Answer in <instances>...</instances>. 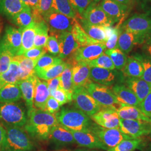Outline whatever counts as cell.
Returning a JSON list of instances; mask_svg holds the SVG:
<instances>
[{
    "mask_svg": "<svg viewBox=\"0 0 151 151\" xmlns=\"http://www.w3.org/2000/svg\"><path fill=\"white\" fill-rule=\"evenodd\" d=\"M27 117L24 129L32 138L40 141L49 139L51 130L58 123L55 114L35 108L27 114Z\"/></svg>",
    "mask_w": 151,
    "mask_h": 151,
    "instance_id": "cell-1",
    "label": "cell"
},
{
    "mask_svg": "<svg viewBox=\"0 0 151 151\" xmlns=\"http://www.w3.org/2000/svg\"><path fill=\"white\" fill-rule=\"evenodd\" d=\"M55 116L59 124L76 131L89 130L93 123L91 117L77 108H62Z\"/></svg>",
    "mask_w": 151,
    "mask_h": 151,
    "instance_id": "cell-2",
    "label": "cell"
},
{
    "mask_svg": "<svg viewBox=\"0 0 151 151\" xmlns=\"http://www.w3.org/2000/svg\"><path fill=\"white\" fill-rule=\"evenodd\" d=\"M27 119V109L22 103H0V122L3 126L24 127Z\"/></svg>",
    "mask_w": 151,
    "mask_h": 151,
    "instance_id": "cell-3",
    "label": "cell"
},
{
    "mask_svg": "<svg viewBox=\"0 0 151 151\" xmlns=\"http://www.w3.org/2000/svg\"><path fill=\"white\" fill-rule=\"evenodd\" d=\"M120 29L133 33L137 44H142L151 37V17L147 14H134L125 20Z\"/></svg>",
    "mask_w": 151,
    "mask_h": 151,
    "instance_id": "cell-4",
    "label": "cell"
},
{
    "mask_svg": "<svg viewBox=\"0 0 151 151\" xmlns=\"http://www.w3.org/2000/svg\"><path fill=\"white\" fill-rule=\"evenodd\" d=\"M6 132L5 151H32L34 145L23 127L4 126Z\"/></svg>",
    "mask_w": 151,
    "mask_h": 151,
    "instance_id": "cell-5",
    "label": "cell"
},
{
    "mask_svg": "<svg viewBox=\"0 0 151 151\" xmlns=\"http://www.w3.org/2000/svg\"><path fill=\"white\" fill-rule=\"evenodd\" d=\"M85 88L102 108H111L117 110L122 105L109 87L101 85L92 81Z\"/></svg>",
    "mask_w": 151,
    "mask_h": 151,
    "instance_id": "cell-6",
    "label": "cell"
},
{
    "mask_svg": "<svg viewBox=\"0 0 151 151\" xmlns=\"http://www.w3.org/2000/svg\"><path fill=\"white\" fill-rule=\"evenodd\" d=\"M44 20L48 27L51 36H56L62 32H71L74 19H71L51 9L44 14Z\"/></svg>",
    "mask_w": 151,
    "mask_h": 151,
    "instance_id": "cell-7",
    "label": "cell"
},
{
    "mask_svg": "<svg viewBox=\"0 0 151 151\" xmlns=\"http://www.w3.org/2000/svg\"><path fill=\"white\" fill-rule=\"evenodd\" d=\"M72 101L76 108L91 117L101 109V106L87 91L84 87L74 88Z\"/></svg>",
    "mask_w": 151,
    "mask_h": 151,
    "instance_id": "cell-8",
    "label": "cell"
},
{
    "mask_svg": "<svg viewBox=\"0 0 151 151\" xmlns=\"http://www.w3.org/2000/svg\"><path fill=\"white\" fill-rule=\"evenodd\" d=\"M90 79L92 82L105 86H114L124 83L125 77L122 70L90 67Z\"/></svg>",
    "mask_w": 151,
    "mask_h": 151,
    "instance_id": "cell-9",
    "label": "cell"
},
{
    "mask_svg": "<svg viewBox=\"0 0 151 151\" xmlns=\"http://www.w3.org/2000/svg\"><path fill=\"white\" fill-rule=\"evenodd\" d=\"M22 29L7 25L0 40V52H7L14 57L22 46Z\"/></svg>",
    "mask_w": 151,
    "mask_h": 151,
    "instance_id": "cell-10",
    "label": "cell"
},
{
    "mask_svg": "<svg viewBox=\"0 0 151 151\" xmlns=\"http://www.w3.org/2000/svg\"><path fill=\"white\" fill-rule=\"evenodd\" d=\"M89 130L97 136L108 149L117 146L124 140L132 138L122 133L119 129L105 128L94 122Z\"/></svg>",
    "mask_w": 151,
    "mask_h": 151,
    "instance_id": "cell-11",
    "label": "cell"
},
{
    "mask_svg": "<svg viewBox=\"0 0 151 151\" xmlns=\"http://www.w3.org/2000/svg\"><path fill=\"white\" fill-rule=\"evenodd\" d=\"M81 17L91 24L103 27H111L115 23L103 11L100 5L92 1Z\"/></svg>",
    "mask_w": 151,
    "mask_h": 151,
    "instance_id": "cell-12",
    "label": "cell"
},
{
    "mask_svg": "<svg viewBox=\"0 0 151 151\" xmlns=\"http://www.w3.org/2000/svg\"><path fill=\"white\" fill-rule=\"evenodd\" d=\"M119 130L124 134L132 138H141L150 133L148 122L134 120L120 119Z\"/></svg>",
    "mask_w": 151,
    "mask_h": 151,
    "instance_id": "cell-13",
    "label": "cell"
},
{
    "mask_svg": "<svg viewBox=\"0 0 151 151\" xmlns=\"http://www.w3.org/2000/svg\"><path fill=\"white\" fill-rule=\"evenodd\" d=\"M99 5L103 11L115 23L119 22V24L116 26L118 27L122 25V22H124V19L128 16L131 10L128 7L114 0H101Z\"/></svg>",
    "mask_w": 151,
    "mask_h": 151,
    "instance_id": "cell-14",
    "label": "cell"
},
{
    "mask_svg": "<svg viewBox=\"0 0 151 151\" xmlns=\"http://www.w3.org/2000/svg\"><path fill=\"white\" fill-rule=\"evenodd\" d=\"M106 49L105 44L102 43L81 47L72 54L70 60L73 62H87L95 60L104 53Z\"/></svg>",
    "mask_w": 151,
    "mask_h": 151,
    "instance_id": "cell-15",
    "label": "cell"
},
{
    "mask_svg": "<svg viewBox=\"0 0 151 151\" xmlns=\"http://www.w3.org/2000/svg\"><path fill=\"white\" fill-rule=\"evenodd\" d=\"M76 143L78 146L90 149H100L107 151L108 148L90 130L76 131L70 130Z\"/></svg>",
    "mask_w": 151,
    "mask_h": 151,
    "instance_id": "cell-16",
    "label": "cell"
},
{
    "mask_svg": "<svg viewBox=\"0 0 151 151\" xmlns=\"http://www.w3.org/2000/svg\"><path fill=\"white\" fill-rule=\"evenodd\" d=\"M92 121L101 127L107 129H119V118L116 110L111 108H101L91 116Z\"/></svg>",
    "mask_w": 151,
    "mask_h": 151,
    "instance_id": "cell-17",
    "label": "cell"
},
{
    "mask_svg": "<svg viewBox=\"0 0 151 151\" xmlns=\"http://www.w3.org/2000/svg\"><path fill=\"white\" fill-rule=\"evenodd\" d=\"M72 65V81L74 88L85 87L92 82L90 79V67L86 62H73L69 60Z\"/></svg>",
    "mask_w": 151,
    "mask_h": 151,
    "instance_id": "cell-18",
    "label": "cell"
},
{
    "mask_svg": "<svg viewBox=\"0 0 151 151\" xmlns=\"http://www.w3.org/2000/svg\"><path fill=\"white\" fill-rule=\"evenodd\" d=\"M49 139L59 147L70 146L76 143L70 129L59 123L51 130Z\"/></svg>",
    "mask_w": 151,
    "mask_h": 151,
    "instance_id": "cell-19",
    "label": "cell"
},
{
    "mask_svg": "<svg viewBox=\"0 0 151 151\" xmlns=\"http://www.w3.org/2000/svg\"><path fill=\"white\" fill-rule=\"evenodd\" d=\"M55 37L57 38L59 45L60 54L58 57L62 60L72 55L80 47L71 32H60Z\"/></svg>",
    "mask_w": 151,
    "mask_h": 151,
    "instance_id": "cell-20",
    "label": "cell"
},
{
    "mask_svg": "<svg viewBox=\"0 0 151 151\" xmlns=\"http://www.w3.org/2000/svg\"><path fill=\"white\" fill-rule=\"evenodd\" d=\"M49 96L50 93L47 82L42 81L36 76L33 99L34 107L35 109L45 111L46 104Z\"/></svg>",
    "mask_w": 151,
    "mask_h": 151,
    "instance_id": "cell-21",
    "label": "cell"
},
{
    "mask_svg": "<svg viewBox=\"0 0 151 151\" xmlns=\"http://www.w3.org/2000/svg\"><path fill=\"white\" fill-rule=\"evenodd\" d=\"M124 84L134 92L142 102L151 92V84L140 78L125 77Z\"/></svg>",
    "mask_w": 151,
    "mask_h": 151,
    "instance_id": "cell-22",
    "label": "cell"
},
{
    "mask_svg": "<svg viewBox=\"0 0 151 151\" xmlns=\"http://www.w3.org/2000/svg\"><path fill=\"white\" fill-rule=\"evenodd\" d=\"M111 90L121 104L138 106L140 102L138 98L124 83L115 85L111 87Z\"/></svg>",
    "mask_w": 151,
    "mask_h": 151,
    "instance_id": "cell-23",
    "label": "cell"
},
{
    "mask_svg": "<svg viewBox=\"0 0 151 151\" xmlns=\"http://www.w3.org/2000/svg\"><path fill=\"white\" fill-rule=\"evenodd\" d=\"M35 75L32 76L27 79L19 81L17 84L20 87L22 91V96L25 101L27 109V114L34 109V93L35 88Z\"/></svg>",
    "mask_w": 151,
    "mask_h": 151,
    "instance_id": "cell-24",
    "label": "cell"
},
{
    "mask_svg": "<svg viewBox=\"0 0 151 151\" xmlns=\"http://www.w3.org/2000/svg\"><path fill=\"white\" fill-rule=\"evenodd\" d=\"M77 20L90 37L99 43H105L108 39L106 27L91 24L81 16Z\"/></svg>",
    "mask_w": 151,
    "mask_h": 151,
    "instance_id": "cell-25",
    "label": "cell"
},
{
    "mask_svg": "<svg viewBox=\"0 0 151 151\" xmlns=\"http://www.w3.org/2000/svg\"><path fill=\"white\" fill-rule=\"evenodd\" d=\"M19 63V81L27 79L35 75V67L38 60H33L25 57L22 55L13 57Z\"/></svg>",
    "mask_w": 151,
    "mask_h": 151,
    "instance_id": "cell-26",
    "label": "cell"
},
{
    "mask_svg": "<svg viewBox=\"0 0 151 151\" xmlns=\"http://www.w3.org/2000/svg\"><path fill=\"white\" fill-rule=\"evenodd\" d=\"M119 118L125 120H134L148 122L149 118L146 116L137 106L122 104L116 110Z\"/></svg>",
    "mask_w": 151,
    "mask_h": 151,
    "instance_id": "cell-27",
    "label": "cell"
},
{
    "mask_svg": "<svg viewBox=\"0 0 151 151\" xmlns=\"http://www.w3.org/2000/svg\"><path fill=\"white\" fill-rule=\"evenodd\" d=\"M22 97V91L17 83L7 84L0 89V103H16Z\"/></svg>",
    "mask_w": 151,
    "mask_h": 151,
    "instance_id": "cell-28",
    "label": "cell"
},
{
    "mask_svg": "<svg viewBox=\"0 0 151 151\" xmlns=\"http://www.w3.org/2000/svg\"><path fill=\"white\" fill-rule=\"evenodd\" d=\"M27 6L21 0H4L0 5V14L11 19Z\"/></svg>",
    "mask_w": 151,
    "mask_h": 151,
    "instance_id": "cell-29",
    "label": "cell"
},
{
    "mask_svg": "<svg viewBox=\"0 0 151 151\" xmlns=\"http://www.w3.org/2000/svg\"><path fill=\"white\" fill-rule=\"evenodd\" d=\"M66 65L62 73L60 75V88L64 90L67 93L70 103L72 101V95L74 86L72 81V67L73 65L69 61L65 62Z\"/></svg>",
    "mask_w": 151,
    "mask_h": 151,
    "instance_id": "cell-30",
    "label": "cell"
},
{
    "mask_svg": "<svg viewBox=\"0 0 151 151\" xmlns=\"http://www.w3.org/2000/svg\"><path fill=\"white\" fill-rule=\"evenodd\" d=\"M19 81V63L13 60L9 70L0 75V89L7 84L17 83Z\"/></svg>",
    "mask_w": 151,
    "mask_h": 151,
    "instance_id": "cell-31",
    "label": "cell"
},
{
    "mask_svg": "<svg viewBox=\"0 0 151 151\" xmlns=\"http://www.w3.org/2000/svg\"><path fill=\"white\" fill-rule=\"evenodd\" d=\"M137 44L136 37L133 33L120 29L118 48L121 50L125 54H128L132 50L134 46Z\"/></svg>",
    "mask_w": 151,
    "mask_h": 151,
    "instance_id": "cell-32",
    "label": "cell"
},
{
    "mask_svg": "<svg viewBox=\"0 0 151 151\" xmlns=\"http://www.w3.org/2000/svg\"><path fill=\"white\" fill-rule=\"evenodd\" d=\"M122 71L125 77L142 78L143 75V68L141 63L132 55L127 58V62Z\"/></svg>",
    "mask_w": 151,
    "mask_h": 151,
    "instance_id": "cell-33",
    "label": "cell"
},
{
    "mask_svg": "<svg viewBox=\"0 0 151 151\" xmlns=\"http://www.w3.org/2000/svg\"><path fill=\"white\" fill-rule=\"evenodd\" d=\"M71 33L80 47L99 43L88 35L76 18L74 19Z\"/></svg>",
    "mask_w": 151,
    "mask_h": 151,
    "instance_id": "cell-34",
    "label": "cell"
},
{
    "mask_svg": "<svg viewBox=\"0 0 151 151\" xmlns=\"http://www.w3.org/2000/svg\"><path fill=\"white\" fill-rule=\"evenodd\" d=\"M35 34V25L34 22L29 27L22 29V46L17 55H22L26 51L34 47Z\"/></svg>",
    "mask_w": 151,
    "mask_h": 151,
    "instance_id": "cell-35",
    "label": "cell"
},
{
    "mask_svg": "<svg viewBox=\"0 0 151 151\" xmlns=\"http://www.w3.org/2000/svg\"><path fill=\"white\" fill-rule=\"evenodd\" d=\"M66 63L62 62L50 66L48 68L41 70L35 71V75L39 79L48 81L54 78L60 76L65 69Z\"/></svg>",
    "mask_w": 151,
    "mask_h": 151,
    "instance_id": "cell-36",
    "label": "cell"
},
{
    "mask_svg": "<svg viewBox=\"0 0 151 151\" xmlns=\"http://www.w3.org/2000/svg\"><path fill=\"white\" fill-rule=\"evenodd\" d=\"M10 20L12 23L19 27L20 29H25L33 22L32 10L27 6L18 14L12 17Z\"/></svg>",
    "mask_w": 151,
    "mask_h": 151,
    "instance_id": "cell-37",
    "label": "cell"
},
{
    "mask_svg": "<svg viewBox=\"0 0 151 151\" xmlns=\"http://www.w3.org/2000/svg\"><path fill=\"white\" fill-rule=\"evenodd\" d=\"M144 144V140L142 138L125 139L117 146L108 149L107 151H134L142 148Z\"/></svg>",
    "mask_w": 151,
    "mask_h": 151,
    "instance_id": "cell-38",
    "label": "cell"
},
{
    "mask_svg": "<svg viewBox=\"0 0 151 151\" xmlns=\"http://www.w3.org/2000/svg\"><path fill=\"white\" fill-rule=\"evenodd\" d=\"M104 53L110 58L116 70H123L128 58L127 54L118 48L106 49Z\"/></svg>",
    "mask_w": 151,
    "mask_h": 151,
    "instance_id": "cell-39",
    "label": "cell"
},
{
    "mask_svg": "<svg viewBox=\"0 0 151 151\" xmlns=\"http://www.w3.org/2000/svg\"><path fill=\"white\" fill-rule=\"evenodd\" d=\"M52 9L71 19H75L77 16L70 0H53Z\"/></svg>",
    "mask_w": 151,
    "mask_h": 151,
    "instance_id": "cell-40",
    "label": "cell"
},
{
    "mask_svg": "<svg viewBox=\"0 0 151 151\" xmlns=\"http://www.w3.org/2000/svg\"><path fill=\"white\" fill-rule=\"evenodd\" d=\"M135 59L138 60L142 65L143 75L142 78L151 84V58L142 53H136L132 55Z\"/></svg>",
    "mask_w": 151,
    "mask_h": 151,
    "instance_id": "cell-41",
    "label": "cell"
},
{
    "mask_svg": "<svg viewBox=\"0 0 151 151\" xmlns=\"http://www.w3.org/2000/svg\"><path fill=\"white\" fill-rule=\"evenodd\" d=\"M90 67H97L108 70H115V66L110 58L104 53L95 60L86 62Z\"/></svg>",
    "mask_w": 151,
    "mask_h": 151,
    "instance_id": "cell-42",
    "label": "cell"
},
{
    "mask_svg": "<svg viewBox=\"0 0 151 151\" xmlns=\"http://www.w3.org/2000/svg\"><path fill=\"white\" fill-rule=\"evenodd\" d=\"M63 61V60H62L59 57L45 54L38 60L34 70L37 71L45 69L50 66L60 63Z\"/></svg>",
    "mask_w": 151,
    "mask_h": 151,
    "instance_id": "cell-43",
    "label": "cell"
},
{
    "mask_svg": "<svg viewBox=\"0 0 151 151\" xmlns=\"http://www.w3.org/2000/svg\"><path fill=\"white\" fill-rule=\"evenodd\" d=\"M108 39L105 43L106 49L118 48V41L120 34L119 27H106Z\"/></svg>",
    "mask_w": 151,
    "mask_h": 151,
    "instance_id": "cell-44",
    "label": "cell"
},
{
    "mask_svg": "<svg viewBox=\"0 0 151 151\" xmlns=\"http://www.w3.org/2000/svg\"><path fill=\"white\" fill-rule=\"evenodd\" d=\"M70 1L76 14H78L81 16L87 7L90 5L92 0H70Z\"/></svg>",
    "mask_w": 151,
    "mask_h": 151,
    "instance_id": "cell-45",
    "label": "cell"
},
{
    "mask_svg": "<svg viewBox=\"0 0 151 151\" xmlns=\"http://www.w3.org/2000/svg\"><path fill=\"white\" fill-rule=\"evenodd\" d=\"M13 56L7 52H0V75L9 70Z\"/></svg>",
    "mask_w": 151,
    "mask_h": 151,
    "instance_id": "cell-46",
    "label": "cell"
},
{
    "mask_svg": "<svg viewBox=\"0 0 151 151\" xmlns=\"http://www.w3.org/2000/svg\"><path fill=\"white\" fill-rule=\"evenodd\" d=\"M44 48L46 49L47 52L48 51L49 53L52 54V55H59L60 49L57 38L55 36H50L48 38Z\"/></svg>",
    "mask_w": 151,
    "mask_h": 151,
    "instance_id": "cell-47",
    "label": "cell"
},
{
    "mask_svg": "<svg viewBox=\"0 0 151 151\" xmlns=\"http://www.w3.org/2000/svg\"><path fill=\"white\" fill-rule=\"evenodd\" d=\"M47 50L44 48H38V47H33L27 51H26L24 54L23 56L25 57L33 60H38L40 57H42L43 55L46 54Z\"/></svg>",
    "mask_w": 151,
    "mask_h": 151,
    "instance_id": "cell-48",
    "label": "cell"
},
{
    "mask_svg": "<svg viewBox=\"0 0 151 151\" xmlns=\"http://www.w3.org/2000/svg\"><path fill=\"white\" fill-rule=\"evenodd\" d=\"M138 108L147 117H151V92L142 102L139 103Z\"/></svg>",
    "mask_w": 151,
    "mask_h": 151,
    "instance_id": "cell-49",
    "label": "cell"
},
{
    "mask_svg": "<svg viewBox=\"0 0 151 151\" xmlns=\"http://www.w3.org/2000/svg\"><path fill=\"white\" fill-rule=\"evenodd\" d=\"M50 96L54 97L58 102L60 106L66 103H70L67 93L64 90L60 87L53 92Z\"/></svg>",
    "mask_w": 151,
    "mask_h": 151,
    "instance_id": "cell-50",
    "label": "cell"
},
{
    "mask_svg": "<svg viewBox=\"0 0 151 151\" xmlns=\"http://www.w3.org/2000/svg\"><path fill=\"white\" fill-rule=\"evenodd\" d=\"M60 107L58 102L53 96H50L46 104L45 111L49 113L55 114L60 111Z\"/></svg>",
    "mask_w": 151,
    "mask_h": 151,
    "instance_id": "cell-51",
    "label": "cell"
},
{
    "mask_svg": "<svg viewBox=\"0 0 151 151\" xmlns=\"http://www.w3.org/2000/svg\"><path fill=\"white\" fill-rule=\"evenodd\" d=\"M53 0H39L38 10L42 16L52 9Z\"/></svg>",
    "mask_w": 151,
    "mask_h": 151,
    "instance_id": "cell-52",
    "label": "cell"
},
{
    "mask_svg": "<svg viewBox=\"0 0 151 151\" xmlns=\"http://www.w3.org/2000/svg\"><path fill=\"white\" fill-rule=\"evenodd\" d=\"M60 77L58 76L56 78H53L52 80H50L47 81L48 87L49 91L50 93V96L52 95V93L57 90L58 88H60Z\"/></svg>",
    "mask_w": 151,
    "mask_h": 151,
    "instance_id": "cell-53",
    "label": "cell"
},
{
    "mask_svg": "<svg viewBox=\"0 0 151 151\" xmlns=\"http://www.w3.org/2000/svg\"><path fill=\"white\" fill-rule=\"evenodd\" d=\"M6 142V132L4 127L0 122V151H5Z\"/></svg>",
    "mask_w": 151,
    "mask_h": 151,
    "instance_id": "cell-54",
    "label": "cell"
},
{
    "mask_svg": "<svg viewBox=\"0 0 151 151\" xmlns=\"http://www.w3.org/2000/svg\"><path fill=\"white\" fill-rule=\"evenodd\" d=\"M142 44V50L143 53L151 58V37L146 40V41Z\"/></svg>",
    "mask_w": 151,
    "mask_h": 151,
    "instance_id": "cell-55",
    "label": "cell"
},
{
    "mask_svg": "<svg viewBox=\"0 0 151 151\" xmlns=\"http://www.w3.org/2000/svg\"><path fill=\"white\" fill-rule=\"evenodd\" d=\"M26 5L29 6L32 10H38L39 0H21Z\"/></svg>",
    "mask_w": 151,
    "mask_h": 151,
    "instance_id": "cell-56",
    "label": "cell"
},
{
    "mask_svg": "<svg viewBox=\"0 0 151 151\" xmlns=\"http://www.w3.org/2000/svg\"><path fill=\"white\" fill-rule=\"evenodd\" d=\"M120 4L128 7L130 9L133 7L137 0H114Z\"/></svg>",
    "mask_w": 151,
    "mask_h": 151,
    "instance_id": "cell-57",
    "label": "cell"
},
{
    "mask_svg": "<svg viewBox=\"0 0 151 151\" xmlns=\"http://www.w3.org/2000/svg\"><path fill=\"white\" fill-rule=\"evenodd\" d=\"M4 22L2 18V17L0 16V37L3 32L4 30Z\"/></svg>",
    "mask_w": 151,
    "mask_h": 151,
    "instance_id": "cell-58",
    "label": "cell"
},
{
    "mask_svg": "<svg viewBox=\"0 0 151 151\" xmlns=\"http://www.w3.org/2000/svg\"><path fill=\"white\" fill-rule=\"evenodd\" d=\"M142 148L145 151H151V142L150 143H148L147 145H146L145 143Z\"/></svg>",
    "mask_w": 151,
    "mask_h": 151,
    "instance_id": "cell-59",
    "label": "cell"
},
{
    "mask_svg": "<svg viewBox=\"0 0 151 151\" xmlns=\"http://www.w3.org/2000/svg\"><path fill=\"white\" fill-rule=\"evenodd\" d=\"M148 124L149 125V128H150V133L148 134V136H150V137L151 138V116L149 117V120L148 121Z\"/></svg>",
    "mask_w": 151,
    "mask_h": 151,
    "instance_id": "cell-60",
    "label": "cell"
},
{
    "mask_svg": "<svg viewBox=\"0 0 151 151\" xmlns=\"http://www.w3.org/2000/svg\"><path fill=\"white\" fill-rule=\"evenodd\" d=\"M74 151H97L95 150H86V149H78Z\"/></svg>",
    "mask_w": 151,
    "mask_h": 151,
    "instance_id": "cell-61",
    "label": "cell"
},
{
    "mask_svg": "<svg viewBox=\"0 0 151 151\" xmlns=\"http://www.w3.org/2000/svg\"><path fill=\"white\" fill-rule=\"evenodd\" d=\"M101 0H93V1L94 2H96V3H98V2H99L100 1H101Z\"/></svg>",
    "mask_w": 151,
    "mask_h": 151,
    "instance_id": "cell-62",
    "label": "cell"
},
{
    "mask_svg": "<svg viewBox=\"0 0 151 151\" xmlns=\"http://www.w3.org/2000/svg\"><path fill=\"white\" fill-rule=\"evenodd\" d=\"M145 1H146V2L148 1V2H150L151 3V0H145Z\"/></svg>",
    "mask_w": 151,
    "mask_h": 151,
    "instance_id": "cell-63",
    "label": "cell"
},
{
    "mask_svg": "<svg viewBox=\"0 0 151 151\" xmlns=\"http://www.w3.org/2000/svg\"><path fill=\"white\" fill-rule=\"evenodd\" d=\"M3 1H4V0H0V5H1V4L2 2Z\"/></svg>",
    "mask_w": 151,
    "mask_h": 151,
    "instance_id": "cell-64",
    "label": "cell"
}]
</instances>
